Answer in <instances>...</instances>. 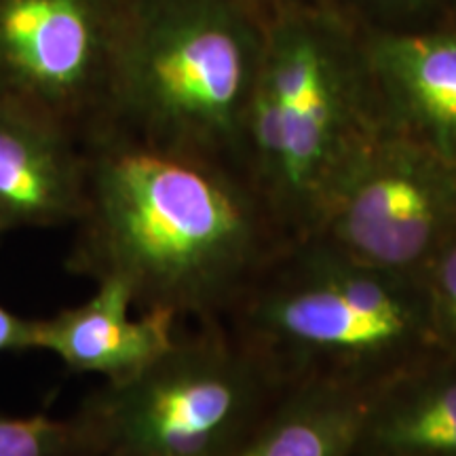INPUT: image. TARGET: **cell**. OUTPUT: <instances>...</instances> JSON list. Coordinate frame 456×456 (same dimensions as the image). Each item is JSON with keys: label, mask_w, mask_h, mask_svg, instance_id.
<instances>
[{"label": "cell", "mask_w": 456, "mask_h": 456, "mask_svg": "<svg viewBox=\"0 0 456 456\" xmlns=\"http://www.w3.org/2000/svg\"><path fill=\"white\" fill-rule=\"evenodd\" d=\"M285 245L249 175L135 144L87 169L66 269L121 283L140 311L218 322Z\"/></svg>", "instance_id": "6da1fadb"}, {"label": "cell", "mask_w": 456, "mask_h": 456, "mask_svg": "<svg viewBox=\"0 0 456 456\" xmlns=\"http://www.w3.org/2000/svg\"><path fill=\"white\" fill-rule=\"evenodd\" d=\"M218 322L279 385L376 391L437 353L420 277L372 269L317 239L285 245Z\"/></svg>", "instance_id": "7a4b0ae2"}, {"label": "cell", "mask_w": 456, "mask_h": 456, "mask_svg": "<svg viewBox=\"0 0 456 456\" xmlns=\"http://www.w3.org/2000/svg\"><path fill=\"white\" fill-rule=\"evenodd\" d=\"M279 389L220 322H201L140 372L104 380L74 419L98 456H228Z\"/></svg>", "instance_id": "3957f363"}, {"label": "cell", "mask_w": 456, "mask_h": 456, "mask_svg": "<svg viewBox=\"0 0 456 456\" xmlns=\"http://www.w3.org/2000/svg\"><path fill=\"white\" fill-rule=\"evenodd\" d=\"M454 231L456 186L412 148L389 144L368 146L309 239L372 269L420 277Z\"/></svg>", "instance_id": "277c9868"}, {"label": "cell", "mask_w": 456, "mask_h": 456, "mask_svg": "<svg viewBox=\"0 0 456 456\" xmlns=\"http://www.w3.org/2000/svg\"><path fill=\"white\" fill-rule=\"evenodd\" d=\"M245 68L237 43L205 30L175 43L148 66L138 104L151 121L184 138H226L239 123Z\"/></svg>", "instance_id": "5b68a950"}, {"label": "cell", "mask_w": 456, "mask_h": 456, "mask_svg": "<svg viewBox=\"0 0 456 456\" xmlns=\"http://www.w3.org/2000/svg\"><path fill=\"white\" fill-rule=\"evenodd\" d=\"M117 281L95 283V294L55 315L34 319V349L49 351L72 372L123 380L155 362L175 340L178 317L167 311H140Z\"/></svg>", "instance_id": "8992f818"}, {"label": "cell", "mask_w": 456, "mask_h": 456, "mask_svg": "<svg viewBox=\"0 0 456 456\" xmlns=\"http://www.w3.org/2000/svg\"><path fill=\"white\" fill-rule=\"evenodd\" d=\"M353 456H456V359L437 351L376 389Z\"/></svg>", "instance_id": "52a82bcc"}, {"label": "cell", "mask_w": 456, "mask_h": 456, "mask_svg": "<svg viewBox=\"0 0 456 456\" xmlns=\"http://www.w3.org/2000/svg\"><path fill=\"white\" fill-rule=\"evenodd\" d=\"M87 169L66 159L53 134L0 114V232L74 226Z\"/></svg>", "instance_id": "ba28073f"}, {"label": "cell", "mask_w": 456, "mask_h": 456, "mask_svg": "<svg viewBox=\"0 0 456 456\" xmlns=\"http://www.w3.org/2000/svg\"><path fill=\"white\" fill-rule=\"evenodd\" d=\"M374 391L281 385L228 456H353Z\"/></svg>", "instance_id": "9c48e42d"}, {"label": "cell", "mask_w": 456, "mask_h": 456, "mask_svg": "<svg viewBox=\"0 0 456 456\" xmlns=\"http://www.w3.org/2000/svg\"><path fill=\"white\" fill-rule=\"evenodd\" d=\"M9 60L32 91L70 98L89 64V30L70 0H15L3 17Z\"/></svg>", "instance_id": "30bf717a"}, {"label": "cell", "mask_w": 456, "mask_h": 456, "mask_svg": "<svg viewBox=\"0 0 456 456\" xmlns=\"http://www.w3.org/2000/svg\"><path fill=\"white\" fill-rule=\"evenodd\" d=\"M385 94L391 114L456 155V43L412 38L387 51Z\"/></svg>", "instance_id": "8fae6325"}, {"label": "cell", "mask_w": 456, "mask_h": 456, "mask_svg": "<svg viewBox=\"0 0 456 456\" xmlns=\"http://www.w3.org/2000/svg\"><path fill=\"white\" fill-rule=\"evenodd\" d=\"M0 456H98L72 416L0 414Z\"/></svg>", "instance_id": "7c38bea8"}, {"label": "cell", "mask_w": 456, "mask_h": 456, "mask_svg": "<svg viewBox=\"0 0 456 456\" xmlns=\"http://www.w3.org/2000/svg\"><path fill=\"white\" fill-rule=\"evenodd\" d=\"M420 283L433 342L437 351L456 359V231L433 254Z\"/></svg>", "instance_id": "4fadbf2b"}, {"label": "cell", "mask_w": 456, "mask_h": 456, "mask_svg": "<svg viewBox=\"0 0 456 456\" xmlns=\"http://www.w3.org/2000/svg\"><path fill=\"white\" fill-rule=\"evenodd\" d=\"M34 319L15 315L0 305V353H21L34 349Z\"/></svg>", "instance_id": "5bb4252c"}, {"label": "cell", "mask_w": 456, "mask_h": 456, "mask_svg": "<svg viewBox=\"0 0 456 456\" xmlns=\"http://www.w3.org/2000/svg\"><path fill=\"white\" fill-rule=\"evenodd\" d=\"M0 237H3V232H0Z\"/></svg>", "instance_id": "9a60e30c"}]
</instances>
